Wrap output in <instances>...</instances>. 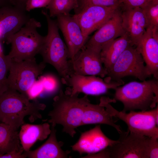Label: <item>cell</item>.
I'll return each instance as SVG.
<instances>
[{"label":"cell","mask_w":158,"mask_h":158,"mask_svg":"<svg viewBox=\"0 0 158 158\" xmlns=\"http://www.w3.org/2000/svg\"><path fill=\"white\" fill-rule=\"evenodd\" d=\"M40 80L43 85L44 91L48 92H53L58 87V83L57 79L51 75L42 76L40 77Z\"/></svg>","instance_id":"obj_28"},{"label":"cell","mask_w":158,"mask_h":158,"mask_svg":"<svg viewBox=\"0 0 158 158\" xmlns=\"http://www.w3.org/2000/svg\"><path fill=\"white\" fill-rule=\"evenodd\" d=\"M2 48L1 45V42L0 41V53L3 52Z\"/></svg>","instance_id":"obj_36"},{"label":"cell","mask_w":158,"mask_h":158,"mask_svg":"<svg viewBox=\"0 0 158 158\" xmlns=\"http://www.w3.org/2000/svg\"><path fill=\"white\" fill-rule=\"evenodd\" d=\"M77 0H51L47 7L51 18L61 15H69L70 12L78 7Z\"/></svg>","instance_id":"obj_24"},{"label":"cell","mask_w":158,"mask_h":158,"mask_svg":"<svg viewBox=\"0 0 158 158\" xmlns=\"http://www.w3.org/2000/svg\"><path fill=\"white\" fill-rule=\"evenodd\" d=\"M150 0H122L120 8L122 9L141 8Z\"/></svg>","instance_id":"obj_32"},{"label":"cell","mask_w":158,"mask_h":158,"mask_svg":"<svg viewBox=\"0 0 158 158\" xmlns=\"http://www.w3.org/2000/svg\"><path fill=\"white\" fill-rule=\"evenodd\" d=\"M112 102H115L113 99L102 97L99 104L113 116L125 122L128 126V130L150 137L158 138V105L150 110L130 111L127 113L115 109L110 104Z\"/></svg>","instance_id":"obj_6"},{"label":"cell","mask_w":158,"mask_h":158,"mask_svg":"<svg viewBox=\"0 0 158 158\" xmlns=\"http://www.w3.org/2000/svg\"><path fill=\"white\" fill-rule=\"evenodd\" d=\"M114 99L123 104L122 111L140 109L146 111L155 108L158 101V81L157 80L130 82L115 89Z\"/></svg>","instance_id":"obj_3"},{"label":"cell","mask_w":158,"mask_h":158,"mask_svg":"<svg viewBox=\"0 0 158 158\" xmlns=\"http://www.w3.org/2000/svg\"><path fill=\"white\" fill-rule=\"evenodd\" d=\"M120 9L123 28L129 39L131 45L135 46L147 28L144 12L140 7L125 9L120 8Z\"/></svg>","instance_id":"obj_17"},{"label":"cell","mask_w":158,"mask_h":158,"mask_svg":"<svg viewBox=\"0 0 158 158\" xmlns=\"http://www.w3.org/2000/svg\"><path fill=\"white\" fill-rule=\"evenodd\" d=\"M120 7L90 5L75 10V14L72 16L83 35L88 39L89 35L109 19Z\"/></svg>","instance_id":"obj_10"},{"label":"cell","mask_w":158,"mask_h":158,"mask_svg":"<svg viewBox=\"0 0 158 158\" xmlns=\"http://www.w3.org/2000/svg\"><path fill=\"white\" fill-rule=\"evenodd\" d=\"M23 149L20 150H15L5 153L0 156V158H26L23 153Z\"/></svg>","instance_id":"obj_33"},{"label":"cell","mask_w":158,"mask_h":158,"mask_svg":"<svg viewBox=\"0 0 158 158\" xmlns=\"http://www.w3.org/2000/svg\"><path fill=\"white\" fill-rule=\"evenodd\" d=\"M42 13L46 19L48 32L39 54L43 61L53 66L65 84L71 74L67 46L60 36L56 21L52 19L47 11L42 10Z\"/></svg>","instance_id":"obj_4"},{"label":"cell","mask_w":158,"mask_h":158,"mask_svg":"<svg viewBox=\"0 0 158 158\" xmlns=\"http://www.w3.org/2000/svg\"><path fill=\"white\" fill-rule=\"evenodd\" d=\"M141 8L146 19L147 29L158 32V0H150Z\"/></svg>","instance_id":"obj_25"},{"label":"cell","mask_w":158,"mask_h":158,"mask_svg":"<svg viewBox=\"0 0 158 158\" xmlns=\"http://www.w3.org/2000/svg\"><path fill=\"white\" fill-rule=\"evenodd\" d=\"M148 152V158H158V138L149 137Z\"/></svg>","instance_id":"obj_30"},{"label":"cell","mask_w":158,"mask_h":158,"mask_svg":"<svg viewBox=\"0 0 158 158\" xmlns=\"http://www.w3.org/2000/svg\"><path fill=\"white\" fill-rule=\"evenodd\" d=\"M1 122H1V116H0V123H1Z\"/></svg>","instance_id":"obj_37"},{"label":"cell","mask_w":158,"mask_h":158,"mask_svg":"<svg viewBox=\"0 0 158 158\" xmlns=\"http://www.w3.org/2000/svg\"><path fill=\"white\" fill-rule=\"evenodd\" d=\"M25 8L14 6L0 8V41L8 44L11 37L18 31L31 18Z\"/></svg>","instance_id":"obj_13"},{"label":"cell","mask_w":158,"mask_h":158,"mask_svg":"<svg viewBox=\"0 0 158 158\" xmlns=\"http://www.w3.org/2000/svg\"><path fill=\"white\" fill-rule=\"evenodd\" d=\"M51 0H28L25 6V9L27 12L36 8L46 7Z\"/></svg>","instance_id":"obj_31"},{"label":"cell","mask_w":158,"mask_h":158,"mask_svg":"<svg viewBox=\"0 0 158 158\" xmlns=\"http://www.w3.org/2000/svg\"><path fill=\"white\" fill-rule=\"evenodd\" d=\"M58 26L65 41L68 58L73 60L86 44L88 39L83 35L78 23L69 15H61L56 17Z\"/></svg>","instance_id":"obj_14"},{"label":"cell","mask_w":158,"mask_h":158,"mask_svg":"<svg viewBox=\"0 0 158 158\" xmlns=\"http://www.w3.org/2000/svg\"><path fill=\"white\" fill-rule=\"evenodd\" d=\"M9 3H11L10 0H0V8L5 6L9 5Z\"/></svg>","instance_id":"obj_35"},{"label":"cell","mask_w":158,"mask_h":158,"mask_svg":"<svg viewBox=\"0 0 158 158\" xmlns=\"http://www.w3.org/2000/svg\"><path fill=\"white\" fill-rule=\"evenodd\" d=\"M41 23L34 18H30L26 23L10 39V52L7 55L17 61L33 59L39 54L45 36L40 35L37 29Z\"/></svg>","instance_id":"obj_5"},{"label":"cell","mask_w":158,"mask_h":158,"mask_svg":"<svg viewBox=\"0 0 158 158\" xmlns=\"http://www.w3.org/2000/svg\"><path fill=\"white\" fill-rule=\"evenodd\" d=\"M100 105L91 104L88 102L85 108L81 126L88 124H103L114 128L119 133L122 132L120 126L115 124L117 120Z\"/></svg>","instance_id":"obj_21"},{"label":"cell","mask_w":158,"mask_h":158,"mask_svg":"<svg viewBox=\"0 0 158 158\" xmlns=\"http://www.w3.org/2000/svg\"><path fill=\"white\" fill-rule=\"evenodd\" d=\"M142 57L135 47L130 45L122 52L107 75L111 80H122L121 78L131 76L141 81L151 75L149 73Z\"/></svg>","instance_id":"obj_8"},{"label":"cell","mask_w":158,"mask_h":158,"mask_svg":"<svg viewBox=\"0 0 158 158\" xmlns=\"http://www.w3.org/2000/svg\"><path fill=\"white\" fill-rule=\"evenodd\" d=\"M13 5L25 9L26 3L28 0H10Z\"/></svg>","instance_id":"obj_34"},{"label":"cell","mask_w":158,"mask_h":158,"mask_svg":"<svg viewBox=\"0 0 158 158\" xmlns=\"http://www.w3.org/2000/svg\"><path fill=\"white\" fill-rule=\"evenodd\" d=\"M106 80L95 75H83L72 73L66 84L71 87V95L83 93L86 95H97L106 93L111 89H115L124 84L122 81H112L107 77Z\"/></svg>","instance_id":"obj_11"},{"label":"cell","mask_w":158,"mask_h":158,"mask_svg":"<svg viewBox=\"0 0 158 158\" xmlns=\"http://www.w3.org/2000/svg\"><path fill=\"white\" fill-rule=\"evenodd\" d=\"M23 149L17 130L8 124L0 123V156L13 151Z\"/></svg>","instance_id":"obj_23"},{"label":"cell","mask_w":158,"mask_h":158,"mask_svg":"<svg viewBox=\"0 0 158 158\" xmlns=\"http://www.w3.org/2000/svg\"><path fill=\"white\" fill-rule=\"evenodd\" d=\"M130 44L129 39L125 32L103 47L100 53V56L104 67L107 72L122 52Z\"/></svg>","instance_id":"obj_22"},{"label":"cell","mask_w":158,"mask_h":158,"mask_svg":"<svg viewBox=\"0 0 158 158\" xmlns=\"http://www.w3.org/2000/svg\"><path fill=\"white\" fill-rule=\"evenodd\" d=\"M51 126L49 136L42 145L33 150L24 151L26 157L28 158H68L70 151H64L61 147L64 143L58 142L56 137V130Z\"/></svg>","instance_id":"obj_19"},{"label":"cell","mask_w":158,"mask_h":158,"mask_svg":"<svg viewBox=\"0 0 158 158\" xmlns=\"http://www.w3.org/2000/svg\"><path fill=\"white\" fill-rule=\"evenodd\" d=\"M21 126L19 136L21 145L25 151L30 150L37 140L46 139L51 131L48 123L39 124H24Z\"/></svg>","instance_id":"obj_20"},{"label":"cell","mask_w":158,"mask_h":158,"mask_svg":"<svg viewBox=\"0 0 158 158\" xmlns=\"http://www.w3.org/2000/svg\"><path fill=\"white\" fill-rule=\"evenodd\" d=\"M122 0H77L76 10L86 6L95 5L106 7H120Z\"/></svg>","instance_id":"obj_27"},{"label":"cell","mask_w":158,"mask_h":158,"mask_svg":"<svg viewBox=\"0 0 158 158\" xmlns=\"http://www.w3.org/2000/svg\"><path fill=\"white\" fill-rule=\"evenodd\" d=\"M118 140H111L102 131L100 125L82 133L78 141L71 147L72 150L80 155L98 152L117 142Z\"/></svg>","instance_id":"obj_16"},{"label":"cell","mask_w":158,"mask_h":158,"mask_svg":"<svg viewBox=\"0 0 158 158\" xmlns=\"http://www.w3.org/2000/svg\"><path fill=\"white\" fill-rule=\"evenodd\" d=\"M79 94L72 95L69 91L60 90L54 98L53 109L48 114L51 126L61 125L63 132L72 137L76 133L75 129L81 126L85 108L90 102L87 95L79 98Z\"/></svg>","instance_id":"obj_1"},{"label":"cell","mask_w":158,"mask_h":158,"mask_svg":"<svg viewBox=\"0 0 158 158\" xmlns=\"http://www.w3.org/2000/svg\"><path fill=\"white\" fill-rule=\"evenodd\" d=\"M142 56L149 73L158 79V34L149 28L134 46Z\"/></svg>","instance_id":"obj_18"},{"label":"cell","mask_w":158,"mask_h":158,"mask_svg":"<svg viewBox=\"0 0 158 158\" xmlns=\"http://www.w3.org/2000/svg\"><path fill=\"white\" fill-rule=\"evenodd\" d=\"M46 107L36 99L30 102L26 97L9 87L0 96L1 122L15 130L24 124V119L26 116H29L31 121L41 119L40 111L44 110Z\"/></svg>","instance_id":"obj_2"},{"label":"cell","mask_w":158,"mask_h":158,"mask_svg":"<svg viewBox=\"0 0 158 158\" xmlns=\"http://www.w3.org/2000/svg\"><path fill=\"white\" fill-rule=\"evenodd\" d=\"M45 64L37 63L35 59L20 61L11 59L7 77L8 87L27 97V92L44 70Z\"/></svg>","instance_id":"obj_9"},{"label":"cell","mask_w":158,"mask_h":158,"mask_svg":"<svg viewBox=\"0 0 158 158\" xmlns=\"http://www.w3.org/2000/svg\"><path fill=\"white\" fill-rule=\"evenodd\" d=\"M118 141L93 155L94 158H148L150 137L122 131Z\"/></svg>","instance_id":"obj_7"},{"label":"cell","mask_w":158,"mask_h":158,"mask_svg":"<svg viewBox=\"0 0 158 158\" xmlns=\"http://www.w3.org/2000/svg\"><path fill=\"white\" fill-rule=\"evenodd\" d=\"M97 30L84 46L100 52L104 45L125 33L122 26L120 7L109 19Z\"/></svg>","instance_id":"obj_15"},{"label":"cell","mask_w":158,"mask_h":158,"mask_svg":"<svg viewBox=\"0 0 158 158\" xmlns=\"http://www.w3.org/2000/svg\"><path fill=\"white\" fill-rule=\"evenodd\" d=\"M11 59L3 52L0 53V96L8 88L7 73L9 71Z\"/></svg>","instance_id":"obj_26"},{"label":"cell","mask_w":158,"mask_h":158,"mask_svg":"<svg viewBox=\"0 0 158 158\" xmlns=\"http://www.w3.org/2000/svg\"><path fill=\"white\" fill-rule=\"evenodd\" d=\"M100 53L84 46L73 60L68 61L71 74L98 75L102 78L107 75Z\"/></svg>","instance_id":"obj_12"},{"label":"cell","mask_w":158,"mask_h":158,"mask_svg":"<svg viewBox=\"0 0 158 158\" xmlns=\"http://www.w3.org/2000/svg\"><path fill=\"white\" fill-rule=\"evenodd\" d=\"M44 91V89L41 81L39 79L36 80L28 90L27 95L29 99L36 97Z\"/></svg>","instance_id":"obj_29"}]
</instances>
